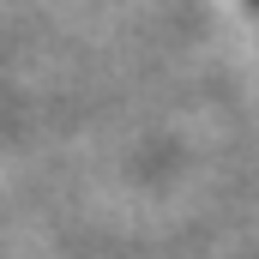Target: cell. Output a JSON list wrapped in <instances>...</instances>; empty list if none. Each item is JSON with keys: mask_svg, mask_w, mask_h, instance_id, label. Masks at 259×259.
<instances>
[{"mask_svg": "<svg viewBox=\"0 0 259 259\" xmlns=\"http://www.w3.org/2000/svg\"><path fill=\"white\" fill-rule=\"evenodd\" d=\"M253 6H259V0H253Z\"/></svg>", "mask_w": 259, "mask_h": 259, "instance_id": "1", "label": "cell"}]
</instances>
